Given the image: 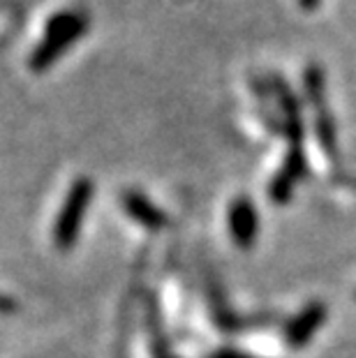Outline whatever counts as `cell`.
Listing matches in <instances>:
<instances>
[{
    "instance_id": "1",
    "label": "cell",
    "mask_w": 356,
    "mask_h": 358,
    "mask_svg": "<svg viewBox=\"0 0 356 358\" xmlns=\"http://www.w3.org/2000/svg\"><path fill=\"white\" fill-rule=\"evenodd\" d=\"M90 28V19L81 10H63L56 12L44 26L42 40L37 42L28 58V70L33 74L47 72L51 65H56L65 56L67 49L83 40Z\"/></svg>"
},
{
    "instance_id": "2",
    "label": "cell",
    "mask_w": 356,
    "mask_h": 358,
    "mask_svg": "<svg viewBox=\"0 0 356 358\" xmlns=\"http://www.w3.org/2000/svg\"><path fill=\"white\" fill-rule=\"evenodd\" d=\"M95 194V185L93 180L86 176H79L72 182L70 189H67L65 203L58 213L56 227H54V243L58 250H72L77 245L81 224H83V215H86V208L93 201Z\"/></svg>"
},
{
    "instance_id": "3",
    "label": "cell",
    "mask_w": 356,
    "mask_h": 358,
    "mask_svg": "<svg viewBox=\"0 0 356 358\" xmlns=\"http://www.w3.org/2000/svg\"><path fill=\"white\" fill-rule=\"evenodd\" d=\"M303 88L310 104L315 109V134L320 139L324 153L329 157H338V134L333 123L331 109L327 104V77L320 63H308L303 70Z\"/></svg>"
},
{
    "instance_id": "4",
    "label": "cell",
    "mask_w": 356,
    "mask_h": 358,
    "mask_svg": "<svg viewBox=\"0 0 356 358\" xmlns=\"http://www.w3.org/2000/svg\"><path fill=\"white\" fill-rule=\"evenodd\" d=\"M229 234L234 245L250 250L259 234V213L248 196H236L229 206Z\"/></svg>"
},
{
    "instance_id": "5",
    "label": "cell",
    "mask_w": 356,
    "mask_h": 358,
    "mask_svg": "<svg viewBox=\"0 0 356 358\" xmlns=\"http://www.w3.org/2000/svg\"><path fill=\"white\" fill-rule=\"evenodd\" d=\"M327 319V306L320 301H313L303 308L297 317L292 319L290 326L285 329V340L292 349L306 347L310 340L315 338V333L320 331V326Z\"/></svg>"
},
{
    "instance_id": "6",
    "label": "cell",
    "mask_w": 356,
    "mask_h": 358,
    "mask_svg": "<svg viewBox=\"0 0 356 358\" xmlns=\"http://www.w3.org/2000/svg\"><path fill=\"white\" fill-rule=\"evenodd\" d=\"M120 206H123L125 213L134 222H139L141 227H146V229H162V227H166V222H169L164 210H160L148 196H143L141 192H134V189L123 192Z\"/></svg>"
},
{
    "instance_id": "7",
    "label": "cell",
    "mask_w": 356,
    "mask_h": 358,
    "mask_svg": "<svg viewBox=\"0 0 356 358\" xmlns=\"http://www.w3.org/2000/svg\"><path fill=\"white\" fill-rule=\"evenodd\" d=\"M19 310V303L10 299V296H3L0 294V315H14Z\"/></svg>"
},
{
    "instance_id": "8",
    "label": "cell",
    "mask_w": 356,
    "mask_h": 358,
    "mask_svg": "<svg viewBox=\"0 0 356 358\" xmlns=\"http://www.w3.org/2000/svg\"><path fill=\"white\" fill-rule=\"evenodd\" d=\"M211 358H255V356L243 354V352H234V349H220V352H215Z\"/></svg>"
},
{
    "instance_id": "9",
    "label": "cell",
    "mask_w": 356,
    "mask_h": 358,
    "mask_svg": "<svg viewBox=\"0 0 356 358\" xmlns=\"http://www.w3.org/2000/svg\"><path fill=\"white\" fill-rule=\"evenodd\" d=\"M320 3H322V0H299V7H301V10H306V12H313V10L320 7Z\"/></svg>"
},
{
    "instance_id": "10",
    "label": "cell",
    "mask_w": 356,
    "mask_h": 358,
    "mask_svg": "<svg viewBox=\"0 0 356 358\" xmlns=\"http://www.w3.org/2000/svg\"><path fill=\"white\" fill-rule=\"evenodd\" d=\"M162 358H173V356H166V354H164V356H162Z\"/></svg>"
}]
</instances>
